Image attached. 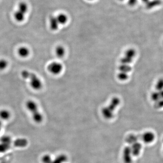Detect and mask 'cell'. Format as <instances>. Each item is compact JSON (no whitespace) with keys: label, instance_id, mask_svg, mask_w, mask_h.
Masks as SVG:
<instances>
[{"label":"cell","instance_id":"8","mask_svg":"<svg viewBox=\"0 0 163 163\" xmlns=\"http://www.w3.org/2000/svg\"><path fill=\"white\" fill-rule=\"evenodd\" d=\"M28 144L27 140L24 138H20L14 140L13 145L16 147L24 148Z\"/></svg>","mask_w":163,"mask_h":163},{"label":"cell","instance_id":"18","mask_svg":"<svg viewBox=\"0 0 163 163\" xmlns=\"http://www.w3.org/2000/svg\"><path fill=\"white\" fill-rule=\"evenodd\" d=\"M68 160V157L66 155L62 154L59 155L54 160H52L51 163H63Z\"/></svg>","mask_w":163,"mask_h":163},{"label":"cell","instance_id":"27","mask_svg":"<svg viewBox=\"0 0 163 163\" xmlns=\"http://www.w3.org/2000/svg\"><path fill=\"white\" fill-rule=\"evenodd\" d=\"M52 160L49 155H45L42 158V161L43 163H51Z\"/></svg>","mask_w":163,"mask_h":163},{"label":"cell","instance_id":"29","mask_svg":"<svg viewBox=\"0 0 163 163\" xmlns=\"http://www.w3.org/2000/svg\"><path fill=\"white\" fill-rule=\"evenodd\" d=\"M155 107L156 108H160L163 107V99H160L158 101L155 102Z\"/></svg>","mask_w":163,"mask_h":163},{"label":"cell","instance_id":"10","mask_svg":"<svg viewBox=\"0 0 163 163\" xmlns=\"http://www.w3.org/2000/svg\"><path fill=\"white\" fill-rule=\"evenodd\" d=\"M140 139H141V137L139 135L130 134L126 137V141L129 145H132V144H134L136 142H138V140Z\"/></svg>","mask_w":163,"mask_h":163},{"label":"cell","instance_id":"12","mask_svg":"<svg viewBox=\"0 0 163 163\" xmlns=\"http://www.w3.org/2000/svg\"><path fill=\"white\" fill-rule=\"evenodd\" d=\"M55 52L57 57L61 59L65 56L66 51L65 48L62 45H58L55 48Z\"/></svg>","mask_w":163,"mask_h":163},{"label":"cell","instance_id":"16","mask_svg":"<svg viewBox=\"0 0 163 163\" xmlns=\"http://www.w3.org/2000/svg\"><path fill=\"white\" fill-rule=\"evenodd\" d=\"M25 14L17 10L15 11L14 14L15 19L19 22H22L25 19Z\"/></svg>","mask_w":163,"mask_h":163},{"label":"cell","instance_id":"2","mask_svg":"<svg viewBox=\"0 0 163 163\" xmlns=\"http://www.w3.org/2000/svg\"><path fill=\"white\" fill-rule=\"evenodd\" d=\"M121 103L119 97H113L107 106L104 107L102 109V113L103 116L106 119H111L114 116V112L116 107L119 105Z\"/></svg>","mask_w":163,"mask_h":163},{"label":"cell","instance_id":"28","mask_svg":"<svg viewBox=\"0 0 163 163\" xmlns=\"http://www.w3.org/2000/svg\"><path fill=\"white\" fill-rule=\"evenodd\" d=\"M151 98L153 101L156 102L160 100V98L158 94V92H154L151 95Z\"/></svg>","mask_w":163,"mask_h":163},{"label":"cell","instance_id":"21","mask_svg":"<svg viewBox=\"0 0 163 163\" xmlns=\"http://www.w3.org/2000/svg\"><path fill=\"white\" fill-rule=\"evenodd\" d=\"M124 55L130 57V58L134 59L136 55V51L133 48H130L128 49L125 53Z\"/></svg>","mask_w":163,"mask_h":163},{"label":"cell","instance_id":"33","mask_svg":"<svg viewBox=\"0 0 163 163\" xmlns=\"http://www.w3.org/2000/svg\"><path fill=\"white\" fill-rule=\"evenodd\" d=\"M141 1H142L143 2H144V3H146L147 2H148L149 0H141Z\"/></svg>","mask_w":163,"mask_h":163},{"label":"cell","instance_id":"26","mask_svg":"<svg viewBox=\"0 0 163 163\" xmlns=\"http://www.w3.org/2000/svg\"><path fill=\"white\" fill-rule=\"evenodd\" d=\"M8 66V62L6 60H0V70L5 69Z\"/></svg>","mask_w":163,"mask_h":163},{"label":"cell","instance_id":"25","mask_svg":"<svg viewBox=\"0 0 163 163\" xmlns=\"http://www.w3.org/2000/svg\"><path fill=\"white\" fill-rule=\"evenodd\" d=\"M117 77L118 79L121 81H126L128 78V75L127 73H122V72H119Z\"/></svg>","mask_w":163,"mask_h":163},{"label":"cell","instance_id":"35","mask_svg":"<svg viewBox=\"0 0 163 163\" xmlns=\"http://www.w3.org/2000/svg\"><path fill=\"white\" fill-rule=\"evenodd\" d=\"M88 1H94V0H88Z\"/></svg>","mask_w":163,"mask_h":163},{"label":"cell","instance_id":"34","mask_svg":"<svg viewBox=\"0 0 163 163\" xmlns=\"http://www.w3.org/2000/svg\"><path fill=\"white\" fill-rule=\"evenodd\" d=\"M119 1H123L124 0H119Z\"/></svg>","mask_w":163,"mask_h":163},{"label":"cell","instance_id":"11","mask_svg":"<svg viewBox=\"0 0 163 163\" xmlns=\"http://www.w3.org/2000/svg\"><path fill=\"white\" fill-rule=\"evenodd\" d=\"M162 3L161 0H151V1L149 0L148 2L146 3V8L148 10L152 9L156 7L160 6L162 4Z\"/></svg>","mask_w":163,"mask_h":163},{"label":"cell","instance_id":"30","mask_svg":"<svg viewBox=\"0 0 163 163\" xmlns=\"http://www.w3.org/2000/svg\"><path fill=\"white\" fill-rule=\"evenodd\" d=\"M137 0H128V4L130 6L133 7L137 4Z\"/></svg>","mask_w":163,"mask_h":163},{"label":"cell","instance_id":"4","mask_svg":"<svg viewBox=\"0 0 163 163\" xmlns=\"http://www.w3.org/2000/svg\"><path fill=\"white\" fill-rule=\"evenodd\" d=\"M47 69L51 73L54 75H58L62 72L63 66L60 63L53 62L47 66Z\"/></svg>","mask_w":163,"mask_h":163},{"label":"cell","instance_id":"24","mask_svg":"<svg viewBox=\"0 0 163 163\" xmlns=\"http://www.w3.org/2000/svg\"><path fill=\"white\" fill-rule=\"evenodd\" d=\"M155 88L157 91L163 90V78H161L158 80L156 84Z\"/></svg>","mask_w":163,"mask_h":163},{"label":"cell","instance_id":"1","mask_svg":"<svg viewBox=\"0 0 163 163\" xmlns=\"http://www.w3.org/2000/svg\"><path fill=\"white\" fill-rule=\"evenodd\" d=\"M21 76L25 79H29L30 81V85L35 90H38L42 87V83L41 80L35 73L30 72L26 70L22 71Z\"/></svg>","mask_w":163,"mask_h":163},{"label":"cell","instance_id":"9","mask_svg":"<svg viewBox=\"0 0 163 163\" xmlns=\"http://www.w3.org/2000/svg\"><path fill=\"white\" fill-rule=\"evenodd\" d=\"M59 24L56 17L51 16L50 18V28L52 30L56 31L59 29Z\"/></svg>","mask_w":163,"mask_h":163},{"label":"cell","instance_id":"3","mask_svg":"<svg viewBox=\"0 0 163 163\" xmlns=\"http://www.w3.org/2000/svg\"><path fill=\"white\" fill-rule=\"evenodd\" d=\"M26 106L31 113L33 120L36 123H41L43 120V117L38 111V106L36 103L32 100H28L26 103Z\"/></svg>","mask_w":163,"mask_h":163},{"label":"cell","instance_id":"5","mask_svg":"<svg viewBox=\"0 0 163 163\" xmlns=\"http://www.w3.org/2000/svg\"><path fill=\"white\" fill-rule=\"evenodd\" d=\"M131 147L129 146L125 147L123 151V160L124 163H131L132 161Z\"/></svg>","mask_w":163,"mask_h":163},{"label":"cell","instance_id":"22","mask_svg":"<svg viewBox=\"0 0 163 163\" xmlns=\"http://www.w3.org/2000/svg\"><path fill=\"white\" fill-rule=\"evenodd\" d=\"M12 141V139L9 136H3L0 138V142L1 143L11 145Z\"/></svg>","mask_w":163,"mask_h":163},{"label":"cell","instance_id":"7","mask_svg":"<svg viewBox=\"0 0 163 163\" xmlns=\"http://www.w3.org/2000/svg\"><path fill=\"white\" fill-rule=\"evenodd\" d=\"M131 152L132 155L135 156L139 155L142 149V145L139 142H136L131 145Z\"/></svg>","mask_w":163,"mask_h":163},{"label":"cell","instance_id":"20","mask_svg":"<svg viewBox=\"0 0 163 163\" xmlns=\"http://www.w3.org/2000/svg\"><path fill=\"white\" fill-rule=\"evenodd\" d=\"M11 144H5L0 142V153H5L10 149Z\"/></svg>","mask_w":163,"mask_h":163},{"label":"cell","instance_id":"6","mask_svg":"<svg viewBox=\"0 0 163 163\" xmlns=\"http://www.w3.org/2000/svg\"><path fill=\"white\" fill-rule=\"evenodd\" d=\"M155 139V134L151 131L145 132L141 136V139L146 143H151L154 141Z\"/></svg>","mask_w":163,"mask_h":163},{"label":"cell","instance_id":"19","mask_svg":"<svg viewBox=\"0 0 163 163\" xmlns=\"http://www.w3.org/2000/svg\"><path fill=\"white\" fill-rule=\"evenodd\" d=\"M11 113L7 110H2L0 111V120L7 121L9 119Z\"/></svg>","mask_w":163,"mask_h":163},{"label":"cell","instance_id":"32","mask_svg":"<svg viewBox=\"0 0 163 163\" xmlns=\"http://www.w3.org/2000/svg\"><path fill=\"white\" fill-rule=\"evenodd\" d=\"M2 128V120H0V132L1 131Z\"/></svg>","mask_w":163,"mask_h":163},{"label":"cell","instance_id":"17","mask_svg":"<svg viewBox=\"0 0 163 163\" xmlns=\"http://www.w3.org/2000/svg\"><path fill=\"white\" fill-rule=\"evenodd\" d=\"M17 10L24 14H26L28 11V6L26 2H21L18 5Z\"/></svg>","mask_w":163,"mask_h":163},{"label":"cell","instance_id":"13","mask_svg":"<svg viewBox=\"0 0 163 163\" xmlns=\"http://www.w3.org/2000/svg\"><path fill=\"white\" fill-rule=\"evenodd\" d=\"M118 69L119 70V72H122V73H127L130 72L132 70V68L131 66H130L129 64H121L119 66Z\"/></svg>","mask_w":163,"mask_h":163},{"label":"cell","instance_id":"15","mask_svg":"<svg viewBox=\"0 0 163 163\" xmlns=\"http://www.w3.org/2000/svg\"><path fill=\"white\" fill-rule=\"evenodd\" d=\"M19 55L22 58H26L29 54V50L26 47H21L18 51Z\"/></svg>","mask_w":163,"mask_h":163},{"label":"cell","instance_id":"14","mask_svg":"<svg viewBox=\"0 0 163 163\" xmlns=\"http://www.w3.org/2000/svg\"><path fill=\"white\" fill-rule=\"evenodd\" d=\"M56 17L60 25H65L68 20V17L67 15L63 13L59 14Z\"/></svg>","mask_w":163,"mask_h":163},{"label":"cell","instance_id":"23","mask_svg":"<svg viewBox=\"0 0 163 163\" xmlns=\"http://www.w3.org/2000/svg\"><path fill=\"white\" fill-rule=\"evenodd\" d=\"M133 59L130 58L126 55H124V57H122L120 60L121 64H129L132 63Z\"/></svg>","mask_w":163,"mask_h":163},{"label":"cell","instance_id":"31","mask_svg":"<svg viewBox=\"0 0 163 163\" xmlns=\"http://www.w3.org/2000/svg\"><path fill=\"white\" fill-rule=\"evenodd\" d=\"M158 92L160 99H163V90H161V91H158Z\"/></svg>","mask_w":163,"mask_h":163}]
</instances>
